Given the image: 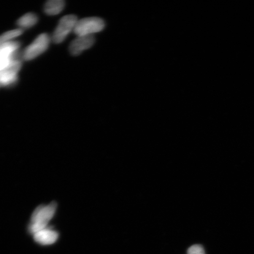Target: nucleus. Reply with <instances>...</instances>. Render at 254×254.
Masks as SVG:
<instances>
[{
  "label": "nucleus",
  "instance_id": "1",
  "mask_svg": "<svg viewBox=\"0 0 254 254\" xmlns=\"http://www.w3.org/2000/svg\"><path fill=\"white\" fill-rule=\"evenodd\" d=\"M57 204L53 202L48 205H42L37 208L31 216L29 231L34 234L45 229L48 224L55 215Z\"/></svg>",
  "mask_w": 254,
  "mask_h": 254
},
{
  "label": "nucleus",
  "instance_id": "2",
  "mask_svg": "<svg viewBox=\"0 0 254 254\" xmlns=\"http://www.w3.org/2000/svg\"><path fill=\"white\" fill-rule=\"evenodd\" d=\"M52 38L48 33H41L29 46L25 48L23 53L24 61L30 62L37 58L49 49Z\"/></svg>",
  "mask_w": 254,
  "mask_h": 254
},
{
  "label": "nucleus",
  "instance_id": "3",
  "mask_svg": "<svg viewBox=\"0 0 254 254\" xmlns=\"http://www.w3.org/2000/svg\"><path fill=\"white\" fill-rule=\"evenodd\" d=\"M105 23L98 17H88L78 20L75 25L73 33L77 37L93 36V34L103 31Z\"/></svg>",
  "mask_w": 254,
  "mask_h": 254
},
{
  "label": "nucleus",
  "instance_id": "4",
  "mask_svg": "<svg viewBox=\"0 0 254 254\" xmlns=\"http://www.w3.org/2000/svg\"><path fill=\"white\" fill-rule=\"evenodd\" d=\"M78 21L77 16L72 14L64 16L54 31L52 38L53 43L59 44L64 41L68 35L73 32Z\"/></svg>",
  "mask_w": 254,
  "mask_h": 254
},
{
  "label": "nucleus",
  "instance_id": "5",
  "mask_svg": "<svg viewBox=\"0 0 254 254\" xmlns=\"http://www.w3.org/2000/svg\"><path fill=\"white\" fill-rule=\"evenodd\" d=\"M21 67V62L15 59L0 71V86L7 87L14 85L18 81V74Z\"/></svg>",
  "mask_w": 254,
  "mask_h": 254
},
{
  "label": "nucleus",
  "instance_id": "6",
  "mask_svg": "<svg viewBox=\"0 0 254 254\" xmlns=\"http://www.w3.org/2000/svg\"><path fill=\"white\" fill-rule=\"evenodd\" d=\"M94 42V36L77 37L69 44V52L72 56H78L84 51L90 49Z\"/></svg>",
  "mask_w": 254,
  "mask_h": 254
},
{
  "label": "nucleus",
  "instance_id": "7",
  "mask_svg": "<svg viewBox=\"0 0 254 254\" xmlns=\"http://www.w3.org/2000/svg\"><path fill=\"white\" fill-rule=\"evenodd\" d=\"M59 234L56 231L45 228L34 234V240L41 245H52L58 240Z\"/></svg>",
  "mask_w": 254,
  "mask_h": 254
},
{
  "label": "nucleus",
  "instance_id": "8",
  "mask_svg": "<svg viewBox=\"0 0 254 254\" xmlns=\"http://www.w3.org/2000/svg\"><path fill=\"white\" fill-rule=\"evenodd\" d=\"M65 2L64 0H50L44 5V12L47 15L54 16L61 13L64 9Z\"/></svg>",
  "mask_w": 254,
  "mask_h": 254
},
{
  "label": "nucleus",
  "instance_id": "9",
  "mask_svg": "<svg viewBox=\"0 0 254 254\" xmlns=\"http://www.w3.org/2000/svg\"><path fill=\"white\" fill-rule=\"evenodd\" d=\"M39 16L34 12H28L22 16L17 21V27L21 30L28 29L33 27L39 22Z\"/></svg>",
  "mask_w": 254,
  "mask_h": 254
},
{
  "label": "nucleus",
  "instance_id": "10",
  "mask_svg": "<svg viewBox=\"0 0 254 254\" xmlns=\"http://www.w3.org/2000/svg\"><path fill=\"white\" fill-rule=\"evenodd\" d=\"M23 33L24 30L18 28L17 29L5 32V33L0 35V47L9 42V41L14 40L17 37L21 36Z\"/></svg>",
  "mask_w": 254,
  "mask_h": 254
},
{
  "label": "nucleus",
  "instance_id": "11",
  "mask_svg": "<svg viewBox=\"0 0 254 254\" xmlns=\"http://www.w3.org/2000/svg\"><path fill=\"white\" fill-rule=\"evenodd\" d=\"M187 254H205V252L201 245L195 244L189 248L187 250Z\"/></svg>",
  "mask_w": 254,
  "mask_h": 254
},
{
  "label": "nucleus",
  "instance_id": "12",
  "mask_svg": "<svg viewBox=\"0 0 254 254\" xmlns=\"http://www.w3.org/2000/svg\"><path fill=\"white\" fill-rule=\"evenodd\" d=\"M0 88H1V86H0Z\"/></svg>",
  "mask_w": 254,
  "mask_h": 254
}]
</instances>
